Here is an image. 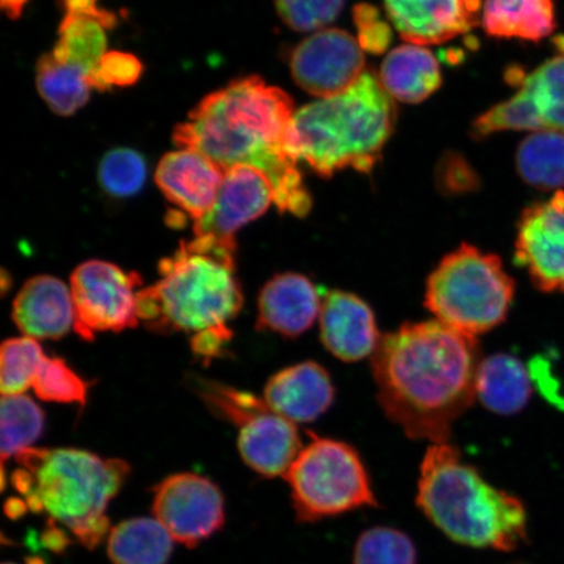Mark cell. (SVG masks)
<instances>
[{
    "instance_id": "1",
    "label": "cell",
    "mask_w": 564,
    "mask_h": 564,
    "mask_svg": "<svg viewBox=\"0 0 564 564\" xmlns=\"http://www.w3.org/2000/svg\"><path fill=\"white\" fill-rule=\"evenodd\" d=\"M481 362L475 336L440 321L405 324L373 351L379 403L412 440L447 443L477 398Z\"/></svg>"
},
{
    "instance_id": "2",
    "label": "cell",
    "mask_w": 564,
    "mask_h": 564,
    "mask_svg": "<svg viewBox=\"0 0 564 564\" xmlns=\"http://www.w3.org/2000/svg\"><path fill=\"white\" fill-rule=\"evenodd\" d=\"M293 101L259 76L243 77L203 98L188 121L176 126L174 143L206 154L225 171L257 167L270 178L274 204L285 214L306 216L313 202L286 151Z\"/></svg>"
},
{
    "instance_id": "3",
    "label": "cell",
    "mask_w": 564,
    "mask_h": 564,
    "mask_svg": "<svg viewBox=\"0 0 564 564\" xmlns=\"http://www.w3.org/2000/svg\"><path fill=\"white\" fill-rule=\"evenodd\" d=\"M15 458L11 482L20 498L7 507L11 518L44 513L83 546L100 545L110 532L106 511L130 475L129 464L76 448H30Z\"/></svg>"
},
{
    "instance_id": "4",
    "label": "cell",
    "mask_w": 564,
    "mask_h": 564,
    "mask_svg": "<svg viewBox=\"0 0 564 564\" xmlns=\"http://www.w3.org/2000/svg\"><path fill=\"white\" fill-rule=\"evenodd\" d=\"M237 247L195 236L161 260L156 284L138 293L139 321L154 333L231 337L228 323L241 312Z\"/></svg>"
},
{
    "instance_id": "5",
    "label": "cell",
    "mask_w": 564,
    "mask_h": 564,
    "mask_svg": "<svg viewBox=\"0 0 564 564\" xmlns=\"http://www.w3.org/2000/svg\"><path fill=\"white\" fill-rule=\"evenodd\" d=\"M397 108L382 82L364 73L343 94L322 98L295 112L286 151L329 178L343 169L370 173L391 138Z\"/></svg>"
},
{
    "instance_id": "6",
    "label": "cell",
    "mask_w": 564,
    "mask_h": 564,
    "mask_svg": "<svg viewBox=\"0 0 564 564\" xmlns=\"http://www.w3.org/2000/svg\"><path fill=\"white\" fill-rule=\"evenodd\" d=\"M417 505L456 544L511 552L525 540L523 503L486 482L449 443L433 444L423 457Z\"/></svg>"
},
{
    "instance_id": "7",
    "label": "cell",
    "mask_w": 564,
    "mask_h": 564,
    "mask_svg": "<svg viewBox=\"0 0 564 564\" xmlns=\"http://www.w3.org/2000/svg\"><path fill=\"white\" fill-rule=\"evenodd\" d=\"M513 294L514 282L498 257L463 245L429 278L426 306L436 321L476 337L506 319Z\"/></svg>"
},
{
    "instance_id": "8",
    "label": "cell",
    "mask_w": 564,
    "mask_h": 564,
    "mask_svg": "<svg viewBox=\"0 0 564 564\" xmlns=\"http://www.w3.org/2000/svg\"><path fill=\"white\" fill-rule=\"evenodd\" d=\"M310 436L312 442L285 475L299 520L314 523L377 506L368 470L357 451L347 443Z\"/></svg>"
},
{
    "instance_id": "9",
    "label": "cell",
    "mask_w": 564,
    "mask_h": 564,
    "mask_svg": "<svg viewBox=\"0 0 564 564\" xmlns=\"http://www.w3.org/2000/svg\"><path fill=\"white\" fill-rule=\"evenodd\" d=\"M199 387L210 411L237 427L243 462L260 476L285 477L302 451L294 422L251 393L208 380Z\"/></svg>"
},
{
    "instance_id": "10",
    "label": "cell",
    "mask_w": 564,
    "mask_h": 564,
    "mask_svg": "<svg viewBox=\"0 0 564 564\" xmlns=\"http://www.w3.org/2000/svg\"><path fill=\"white\" fill-rule=\"evenodd\" d=\"M140 285L139 273L126 272L102 260H89L77 267L69 284L76 335L91 341L97 334L137 327Z\"/></svg>"
},
{
    "instance_id": "11",
    "label": "cell",
    "mask_w": 564,
    "mask_h": 564,
    "mask_svg": "<svg viewBox=\"0 0 564 564\" xmlns=\"http://www.w3.org/2000/svg\"><path fill=\"white\" fill-rule=\"evenodd\" d=\"M560 54L528 76H521L518 94L494 106L474 123V135L500 131H550L564 135V37L555 40Z\"/></svg>"
},
{
    "instance_id": "12",
    "label": "cell",
    "mask_w": 564,
    "mask_h": 564,
    "mask_svg": "<svg viewBox=\"0 0 564 564\" xmlns=\"http://www.w3.org/2000/svg\"><path fill=\"white\" fill-rule=\"evenodd\" d=\"M154 519L187 547L199 545L225 523L224 497L208 478L194 474L173 475L153 492Z\"/></svg>"
},
{
    "instance_id": "13",
    "label": "cell",
    "mask_w": 564,
    "mask_h": 564,
    "mask_svg": "<svg viewBox=\"0 0 564 564\" xmlns=\"http://www.w3.org/2000/svg\"><path fill=\"white\" fill-rule=\"evenodd\" d=\"M292 75L302 89L321 98L343 94L365 73L358 40L341 30L317 32L295 47Z\"/></svg>"
},
{
    "instance_id": "14",
    "label": "cell",
    "mask_w": 564,
    "mask_h": 564,
    "mask_svg": "<svg viewBox=\"0 0 564 564\" xmlns=\"http://www.w3.org/2000/svg\"><path fill=\"white\" fill-rule=\"evenodd\" d=\"M517 262L545 293H564V192L532 204L518 225Z\"/></svg>"
},
{
    "instance_id": "15",
    "label": "cell",
    "mask_w": 564,
    "mask_h": 564,
    "mask_svg": "<svg viewBox=\"0 0 564 564\" xmlns=\"http://www.w3.org/2000/svg\"><path fill=\"white\" fill-rule=\"evenodd\" d=\"M274 203L273 186L257 167L237 165L225 171L214 208L194 225V235L236 247V232Z\"/></svg>"
},
{
    "instance_id": "16",
    "label": "cell",
    "mask_w": 564,
    "mask_h": 564,
    "mask_svg": "<svg viewBox=\"0 0 564 564\" xmlns=\"http://www.w3.org/2000/svg\"><path fill=\"white\" fill-rule=\"evenodd\" d=\"M401 37L414 45L442 44L482 23V0H384Z\"/></svg>"
},
{
    "instance_id": "17",
    "label": "cell",
    "mask_w": 564,
    "mask_h": 564,
    "mask_svg": "<svg viewBox=\"0 0 564 564\" xmlns=\"http://www.w3.org/2000/svg\"><path fill=\"white\" fill-rule=\"evenodd\" d=\"M224 176L225 169L206 154L181 150L165 154L160 161L156 183L169 202L196 223L214 208Z\"/></svg>"
},
{
    "instance_id": "18",
    "label": "cell",
    "mask_w": 564,
    "mask_h": 564,
    "mask_svg": "<svg viewBox=\"0 0 564 564\" xmlns=\"http://www.w3.org/2000/svg\"><path fill=\"white\" fill-rule=\"evenodd\" d=\"M319 321L324 347L343 361H359L378 348L376 316L355 294L329 292L322 302Z\"/></svg>"
},
{
    "instance_id": "19",
    "label": "cell",
    "mask_w": 564,
    "mask_h": 564,
    "mask_svg": "<svg viewBox=\"0 0 564 564\" xmlns=\"http://www.w3.org/2000/svg\"><path fill=\"white\" fill-rule=\"evenodd\" d=\"M322 301L313 282L299 273H282L268 281L259 295V329L297 337L313 326Z\"/></svg>"
},
{
    "instance_id": "20",
    "label": "cell",
    "mask_w": 564,
    "mask_h": 564,
    "mask_svg": "<svg viewBox=\"0 0 564 564\" xmlns=\"http://www.w3.org/2000/svg\"><path fill=\"white\" fill-rule=\"evenodd\" d=\"M12 319L24 336L34 340L65 336L75 326L70 289L47 274L28 280L13 301Z\"/></svg>"
},
{
    "instance_id": "21",
    "label": "cell",
    "mask_w": 564,
    "mask_h": 564,
    "mask_svg": "<svg viewBox=\"0 0 564 564\" xmlns=\"http://www.w3.org/2000/svg\"><path fill=\"white\" fill-rule=\"evenodd\" d=\"M334 399V384L328 372L315 362L281 370L270 379L264 390L265 403L294 423L321 417Z\"/></svg>"
},
{
    "instance_id": "22",
    "label": "cell",
    "mask_w": 564,
    "mask_h": 564,
    "mask_svg": "<svg viewBox=\"0 0 564 564\" xmlns=\"http://www.w3.org/2000/svg\"><path fill=\"white\" fill-rule=\"evenodd\" d=\"M379 79L391 97L419 104L440 89L442 74L438 61L427 48L403 45L387 55Z\"/></svg>"
},
{
    "instance_id": "23",
    "label": "cell",
    "mask_w": 564,
    "mask_h": 564,
    "mask_svg": "<svg viewBox=\"0 0 564 564\" xmlns=\"http://www.w3.org/2000/svg\"><path fill=\"white\" fill-rule=\"evenodd\" d=\"M482 26L492 37L539 42L555 31V2L485 0Z\"/></svg>"
},
{
    "instance_id": "24",
    "label": "cell",
    "mask_w": 564,
    "mask_h": 564,
    "mask_svg": "<svg viewBox=\"0 0 564 564\" xmlns=\"http://www.w3.org/2000/svg\"><path fill=\"white\" fill-rule=\"evenodd\" d=\"M527 366L517 357L496 355L484 359L477 373V397L490 411L510 415L532 398L533 384Z\"/></svg>"
},
{
    "instance_id": "25",
    "label": "cell",
    "mask_w": 564,
    "mask_h": 564,
    "mask_svg": "<svg viewBox=\"0 0 564 564\" xmlns=\"http://www.w3.org/2000/svg\"><path fill=\"white\" fill-rule=\"evenodd\" d=\"M173 542L158 519H130L110 529L108 554L115 564H166Z\"/></svg>"
},
{
    "instance_id": "26",
    "label": "cell",
    "mask_w": 564,
    "mask_h": 564,
    "mask_svg": "<svg viewBox=\"0 0 564 564\" xmlns=\"http://www.w3.org/2000/svg\"><path fill=\"white\" fill-rule=\"evenodd\" d=\"M518 172L529 186L556 189L564 186V135L533 132L521 141L517 152Z\"/></svg>"
},
{
    "instance_id": "27",
    "label": "cell",
    "mask_w": 564,
    "mask_h": 564,
    "mask_svg": "<svg viewBox=\"0 0 564 564\" xmlns=\"http://www.w3.org/2000/svg\"><path fill=\"white\" fill-rule=\"evenodd\" d=\"M35 82L41 97L55 115L73 116L89 100L91 86L88 75L59 62L53 54L41 56Z\"/></svg>"
},
{
    "instance_id": "28",
    "label": "cell",
    "mask_w": 564,
    "mask_h": 564,
    "mask_svg": "<svg viewBox=\"0 0 564 564\" xmlns=\"http://www.w3.org/2000/svg\"><path fill=\"white\" fill-rule=\"evenodd\" d=\"M106 30L108 28L96 18L66 13L53 55L59 62L79 68L89 76L106 54Z\"/></svg>"
},
{
    "instance_id": "29",
    "label": "cell",
    "mask_w": 564,
    "mask_h": 564,
    "mask_svg": "<svg viewBox=\"0 0 564 564\" xmlns=\"http://www.w3.org/2000/svg\"><path fill=\"white\" fill-rule=\"evenodd\" d=\"M44 412L26 397L11 394L2 398V462L11 456H18L25 449L32 448L44 432Z\"/></svg>"
},
{
    "instance_id": "30",
    "label": "cell",
    "mask_w": 564,
    "mask_h": 564,
    "mask_svg": "<svg viewBox=\"0 0 564 564\" xmlns=\"http://www.w3.org/2000/svg\"><path fill=\"white\" fill-rule=\"evenodd\" d=\"M45 357L44 349L34 338L24 336L4 341L0 351V390L3 397L23 394L33 388Z\"/></svg>"
},
{
    "instance_id": "31",
    "label": "cell",
    "mask_w": 564,
    "mask_h": 564,
    "mask_svg": "<svg viewBox=\"0 0 564 564\" xmlns=\"http://www.w3.org/2000/svg\"><path fill=\"white\" fill-rule=\"evenodd\" d=\"M352 564H417V550L404 532L376 527L359 535Z\"/></svg>"
},
{
    "instance_id": "32",
    "label": "cell",
    "mask_w": 564,
    "mask_h": 564,
    "mask_svg": "<svg viewBox=\"0 0 564 564\" xmlns=\"http://www.w3.org/2000/svg\"><path fill=\"white\" fill-rule=\"evenodd\" d=\"M147 164L140 153L129 148H118L105 154L98 166V181L106 193L116 197H129L143 188Z\"/></svg>"
},
{
    "instance_id": "33",
    "label": "cell",
    "mask_w": 564,
    "mask_h": 564,
    "mask_svg": "<svg viewBox=\"0 0 564 564\" xmlns=\"http://www.w3.org/2000/svg\"><path fill=\"white\" fill-rule=\"evenodd\" d=\"M33 390L44 401L84 405L88 384L63 359L46 356L34 379Z\"/></svg>"
},
{
    "instance_id": "34",
    "label": "cell",
    "mask_w": 564,
    "mask_h": 564,
    "mask_svg": "<svg viewBox=\"0 0 564 564\" xmlns=\"http://www.w3.org/2000/svg\"><path fill=\"white\" fill-rule=\"evenodd\" d=\"M345 0H276L279 17L297 32H313L340 15Z\"/></svg>"
},
{
    "instance_id": "35",
    "label": "cell",
    "mask_w": 564,
    "mask_h": 564,
    "mask_svg": "<svg viewBox=\"0 0 564 564\" xmlns=\"http://www.w3.org/2000/svg\"><path fill=\"white\" fill-rule=\"evenodd\" d=\"M143 74V65L135 55L122 52L106 53L100 65L89 77L91 88L109 90L111 87H130Z\"/></svg>"
},
{
    "instance_id": "36",
    "label": "cell",
    "mask_w": 564,
    "mask_h": 564,
    "mask_svg": "<svg viewBox=\"0 0 564 564\" xmlns=\"http://www.w3.org/2000/svg\"><path fill=\"white\" fill-rule=\"evenodd\" d=\"M355 24L362 51L371 54H382L390 46L392 41L391 28L387 21L380 18L376 7L358 4L355 9Z\"/></svg>"
},
{
    "instance_id": "37",
    "label": "cell",
    "mask_w": 564,
    "mask_h": 564,
    "mask_svg": "<svg viewBox=\"0 0 564 564\" xmlns=\"http://www.w3.org/2000/svg\"><path fill=\"white\" fill-rule=\"evenodd\" d=\"M63 9L70 15H83L96 18L105 24L108 30L116 25V15L98 7L97 0H61Z\"/></svg>"
},
{
    "instance_id": "38",
    "label": "cell",
    "mask_w": 564,
    "mask_h": 564,
    "mask_svg": "<svg viewBox=\"0 0 564 564\" xmlns=\"http://www.w3.org/2000/svg\"><path fill=\"white\" fill-rule=\"evenodd\" d=\"M28 0H2V9L12 20H18L23 13Z\"/></svg>"
},
{
    "instance_id": "39",
    "label": "cell",
    "mask_w": 564,
    "mask_h": 564,
    "mask_svg": "<svg viewBox=\"0 0 564 564\" xmlns=\"http://www.w3.org/2000/svg\"><path fill=\"white\" fill-rule=\"evenodd\" d=\"M3 564H17V563H3ZM28 564H44V563H42V561L39 558H32V560L28 561Z\"/></svg>"
}]
</instances>
